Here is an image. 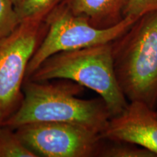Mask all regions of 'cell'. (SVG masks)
<instances>
[{
  "label": "cell",
  "mask_w": 157,
  "mask_h": 157,
  "mask_svg": "<svg viewBox=\"0 0 157 157\" xmlns=\"http://www.w3.org/2000/svg\"><path fill=\"white\" fill-rule=\"evenodd\" d=\"M13 129L38 156L100 157L105 143L101 133L76 124L35 122Z\"/></svg>",
  "instance_id": "cell-6"
},
{
  "label": "cell",
  "mask_w": 157,
  "mask_h": 157,
  "mask_svg": "<svg viewBox=\"0 0 157 157\" xmlns=\"http://www.w3.org/2000/svg\"><path fill=\"white\" fill-rule=\"evenodd\" d=\"M45 32V21H23L0 39V125L21 103L27 68Z\"/></svg>",
  "instance_id": "cell-5"
},
{
  "label": "cell",
  "mask_w": 157,
  "mask_h": 157,
  "mask_svg": "<svg viewBox=\"0 0 157 157\" xmlns=\"http://www.w3.org/2000/svg\"><path fill=\"white\" fill-rule=\"evenodd\" d=\"M101 135L108 140L138 145L157 156L156 111L141 102H129L122 113L109 119Z\"/></svg>",
  "instance_id": "cell-7"
},
{
  "label": "cell",
  "mask_w": 157,
  "mask_h": 157,
  "mask_svg": "<svg viewBox=\"0 0 157 157\" xmlns=\"http://www.w3.org/2000/svg\"><path fill=\"white\" fill-rule=\"evenodd\" d=\"M12 1H13V2H14L15 5H16V3H17V0H12Z\"/></svg>",
  "instance_id": "cell-14"
},
{
  "label": "cell",
  "mask_w": 157,
  "mask_h": 157,
  "mask_svg": "<svg viewBox=\"0 0 157 157\" xmlns=\"http://www.w3.org/2000/svg\"><path fill=\"white\" fill-rule=\"evenodd\" d=\"M137 18L128 15L114 26L100 29L60 4L45 19L46 32L29 62L25 79L52 55L113 42L128 30Z\"/></svg>",
  "instance_id": "cell-4"
},
{
  "label": "cell",
  "mask_w": 157,
  "mask_h": 157,
  "mask_svg": "<svg viewBox=\"0 0 157 157\" xmlns=\"http://www.w3.org/2000/svg\"><path fill=\"white\" fill-rule=\"evenodd\" d=\"M157 10V0H129L125 11V17H139L149 12Z\"/></svg>",
  "instance_id": "cell-13"
},
{
  "label": "cell",
  "mask_w": 157,
  "mask_h": 157,
  "mask_svg": "<svg viewBox=\"0 0 157 157\" xmlns=\"http://www.w3.org/2000/svg\"><path fill=\"white\" fill-rule=\"evenodd\" d=\"M21 21L12 0H0V39L13 33Z\"/></svg>",
  "instance_id": "cell-12"
},
{
  "label": "cell",
  "mask_w": 157,
  "mask_h": 157,
  "mask_svg": "<svg viewBox=\"0 0 157 157\" xmlns=\"http://www.w3.org/2000/svg\"><path fill=\"white\" fill-rule=\"evenodd\" d=\"M63 0H17L15 8L21 22L44 21Z\"/></svg>",
  "instance_id": "cell-9"
},
{
  "label": "cell",
  "mask_w": 157,
  "mask_h": 157,
  "mask_svg": "<svg viewBox=\"0 0 157 157\" xmlns=\"http://www.w3.org/2000/svg\"><path fill=\"white\" fill-rule=\"evenodd\" d=\"M113 68L129 102L157 105V10L141 15L111 42Z\"/></svg>",
  "instance_id": "cell-2"
},
{
  "label": "cell",
  "mask_w": 157,
  "mask_h": 157,
  "mask_svg": "<svg viewBox=\"0 0 157 157\" xmlns=\"http://www.w3.org/2000/svg\"><path fill=\"white\" fill-rule=\"evenodd\" d=\"M129 0H63L62 5L94 26H114L125 17Z\"/></svg>",
  "instance_id": "cell-8"
},
{
  "label": "cell",
  "mask_w": 157,
  "mask_h": 157,
  "mask_svg": "<svg viewBox=\"0 0 157 157\" xmlns=\"http://www.w3.org/2000/svg\"><path fill=\"white\" fill-rule=\"evenodd\" d=\"M100 157H157V156L151 151L138 145L105 139Z\"/></svg>",
  "instance_id": "cell-11"
},
{
  "label": "cell",
  "mask_w": 157,
  "mask_h": 157,
  "mask_svg": "<svg viewBox=\"0 0 157 157\" xmlns=\"http://www.w3.org/2000/svg\"><path fill=\"white\" fill-rule=\"evenodd\" d=\"M27 79L75 82L99 95L106 104L111 118L122 113L129 103L116 77L111 42L52 55Z\"/></svg>",
  "instance_id": "cell-3"
},
{
  "label": "cell",
  "mask_w": 157,
  "mask_h": 157,
  "mask_svg": "<svg viewBox=\"0 0 157 157\" xmlns=\"http://www.w3.org/2000/svg\"><path fill=\"white\" fill-rule=\"evenodd\" d=\"M83 90L84 87L68 79L54 82L25 80L19 107L2 126L15 129L35 122H67L87 127L101 134L111 113L101 97L78 98Z\"/></svg>",
  "instance_id": "cell-1"
},
{
  "label": "cell",
  "mask_w": 157,
  "mask_h": 157,
  "mask_svg": "<svg viewBox=\"0 0 157 157\" xmlns=\"http://www.w3.org/2000/svg\"><path fill=\"white\" fill-rule=\"evenodd\" d=\"M156 117H157V111H156Z\"/></svg>",
  "instance_id": "cell-15"
},
{
  "label": "cell",
  "mask_w": 157,
  "mask_h": 157,
  "mask_svg": "<svg viewBox=\"0 0 157 157\" xmlns=\"http://www.w3.org/2000/svg\"><path fill=\"white\" fill-rule=\"evenodd\" d=\"M0 157H38L21 140L15 129L0 125Z\"/></svg>",
  "instance_id": "cell-10"
}]
</instances>
